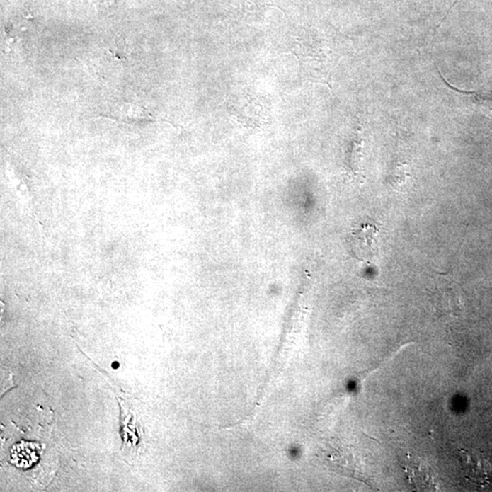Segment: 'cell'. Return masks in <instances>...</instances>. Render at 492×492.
I'll return each mask as SVG.
<instances>
[{"label": "cell", "mask_w": 492, "mask_h": 492, "mask_svg": "<svg viewBox=\"0 0 492 492\" xmlns=\"http://www.w3.org/2000/svg\"><path fill=\"white\" fill-rule=\"evenodd\" d=\"M411 174L408 171V167L406 165L399 164L394 166L391 173H390L389 182L394 187V189L399 192H405L409 182Z\"/></svg>", "instance_id": "obj_7"}, {"label": "cell", "mask_w": 492, "mask_h": 492, "mask_svg": "<svg viewBox=\"0 0 492 492\" xmlns=\"http://www.w3.org/2000/svg\"><path fill=\"white\" fill-rule=\"evenodd\" d=\"M433 294L441 312L447 316L458 317L462 310V303L458 285L449 275H437Z\"/></svg>", "instance_id": "obj_1"}, {"label": "cell", "mask_w": 492, "mask_h": 492, "mask_svg": "<svg viewBox=\"0 0 492 492\" xmlns=\"http://www.w3.org/2000/svg\"><path fill=\"white\" fill-rule=\"evenodd\" d=\"M122 115L128 117V119L132 120H149L151 119L152 116L148 112H145L144 108H138L132 105H126L120 109Z\"/></svg>", "instance_id": "obj_8"}, {"label": "cell", "mask_w": 492, "mask_h": 492, "mask_svg": "<svg viewBox=\"0 0 492 492\" xmlns=\"http://www.w3.org/2000/svg\"><path fill=\"white\" fill-rule=\"evenodd\" d=\"M362 145L363 144H362L360 132V130H357L348 145V151L345 154L348 168L355 174H357L360 171Z\"/></svg>", "instance_id": "obj_6"}, {"label": "cell", "mask_w": 492, "mask_h": 492, "mask_svg": "<svg viewBox=\"0 0 492 492\" xmlns=\"http://www.w3.org/2000/svg\"><path fill=\"white\" fill-rule=\"evenodd\" d=\"M462 469L467 479H471L474 482L487 481L488 479V463L482 459L481 453L475 450H459L458 452Z\"/></svg>", "instance_id": "obj_4"}, {"label": "cell", "mask_w": 492, "mask_h": 492, "mask_svg": "<svg viewBox=\"0 0 492 492\" xmlns=\"http://www.w3.org/2000/svg\"><path fill=\"white\" fill-rule=\"evenodd\" d=\"M40 447L38 444L21 442L12 450L11 462L18 468L28 469L38 462V452Z\"/></svg>", "instance_id": "obj_5"}, {"label": "cell", "mask_w": 492, "mask_h": 492, "mask_svg": "<svg viewBox=\"0 0 492 492\" xmlns=\"http://www.w3.org/2000/svg\"><path fill=\"white\" fill-rule=\"evenodd\" d=\"M351 244L357 258L371 262L379 253V229L374 224H365L351 233Z\"/></svg>", "instance_id": "obj_2"}, {"label": "cell", "mask_w": 492, "mask_h": 492, "mask_svg": "<svg viewBox=\"0 0 492 492\" xmlns=\"http://www.w3.org/2000/svg\"><path fill=\"white\" fill-rule=\"evenodd\" d=\"M439 74L446 87L452 91L468 109L492 119V95L460 90L447 82L440 71Z\"/></svg>", "instance_id": "obj_3"}]
</instances>
